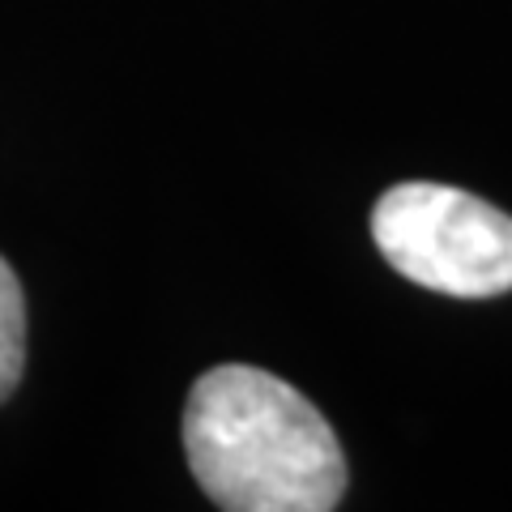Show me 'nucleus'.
<instances>
[{
	"mask_svg": "<svg viewBox=\"0 0 512 512\" xmlns=\"http://www.w3.org/2000/svg\"><path fill=\"white\" fill-rule=\"evenodd\" d=\"M184 453L201 491L227 512H329L346 491V457L325 414L248 363L192 384Z\"/></svg>",
	"mask_w": 512,
	"mask_h": 512,
	"instance_id": "f257e3e1",
	"label": "nucleus"
},
{
	"mask_svg": "<svg viewBox=\"0 0 512 512\" xmlns=\"http://www.w3.org/2000/svg\"><path fill=\"white\" fill-rule=\"evenodd\" d=\"M372 239L397 274L457 299L512 291V214L453 184L410 180L372 210Z\"/></svg>",
	"mask_w": 512,
	"mask_h": 512,
	"instance_id": "f03ea898",
	"label": "nucleus"
},
{
	"mask_svg": "<svg viewBox=\"0 0 512 512\" xmlns=\"http://www.w3.org/2000/svg\"><path fill=\"white\" fill-rule=\"evenodd\" d=\"M26 367V299L13 265L0 256V402L18 389Z\"/></svg>",
	"mask_w": 512,
	"mask_h": 512,
	"instance_id": "7ed1b4c3",
	"label": "nucleus"
}]
</instances>
